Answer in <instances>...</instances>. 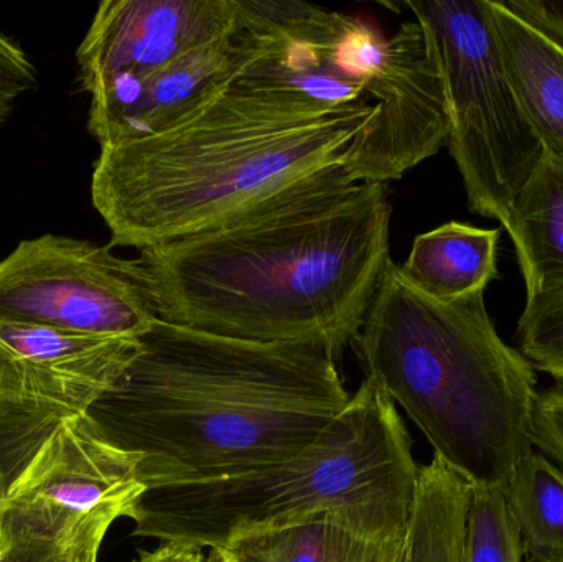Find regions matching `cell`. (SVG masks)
Returning a JSON list of instances; mask_svg holds the SVG:
<instances>
[{
	"label": "cell",
	"mask_w": 563,
	"mask_h": 562,
	"mask_svg": "<svg viewBox=\"0 0 563 562\" xmlns=\"http://www.w3.org/2000/svg\"><path fill=\"white\" fill-rule=\"evenodd\" d=\"M399 562H406V550H404V557L400 558V561Z\"/></svg>",
	"instance_id": "obj_29"
},
{
	"label": "cell",
	"mask_w": 563,
	"mask_h": 562,
	"mask_svg": "<svg viewBox=\"0 0 563 562\" xmlns=\"http://www.w3.org/2000/svg\"><path fill=\"white\" fill-rule=\"evenodd\" d=\"M62 419L52 412L0 408V474L15 477Z\"/></svg>",
	"instance_id": "obj_22"
},
{
	"label": "cell",
	"mask_w": 563,
	"mask_h": 562,
	"mask_svg": "<svg viewBox=\"0 0 563 562\" xmlns=\"http://www.w3.org/2000/svg\"><path fill=\"white\" fill-rule=\"evenodd\" d=\"M115 518L109 517V515H102V517L96 518V520L89 525L86 533L82 535L71 562H99L102 541H104L106 535H108L109 528L112 527Z\"/></svg>",
	"instance_id": "obj_26"
},
{
	"label": "cell",
	"mask_w": 563,
	"mask_h": 562,
	"mask_svg": "<svg viewBox=\"0 0 563 562\" xmlns=\"http://www.w3.org/2000/svg\"><path fill=\"white\" fill-rule=\"evenodd\" d=\"M499 236V230L450 221L416 238L400 273L416 289L440 302L485 293L498 277Z\"/></svg>",
	"instance_id": "obj_16"
},
{
	"label": "cell",
	"mask_w": 563,
	"mask_h": 562,
	"mask_svg": "<svg viewBox=\"0 0 563 562\" xmlns=\"http://www.w3.org/2000/svg\"><path fill=\"white\" fill-rule=\"evenodd\" d=\"M139 339L0 322V408L88 415L124 375Z\"/></svg>",
	"instance_id": "obj_12"
},
{
	"label": "cell",
	"mask_w": 563,
	"mask_h": 562,
	"mask_svg": "<svg viewBox=\"0 0 563 562\" xmlns=\"http://www.w3.org/2000/svg\"><path fill=\"white\" fill-rule=\"evenodd\" d=\"M369 96L377 112L351 142L341 164L351 181L399 180L449 142L442 75L417 20L387 36Z\"/></svg>",
	"instance_id": "obj_9"
},
{
	"label": "cell",
	"mask_w": 563,
	"mask_h": 562,
	"mask_svg": "<svg viewBox=\"0 0 563 562\" xmlns=\"http://www.w3.org/2000/svg\"><path fill=\"white\" fill-rule=\"evenodd\" d=\"M506 10L563 48V2L555 0H499Z\"/></svg>",
	"instance_id": "obj_25"
},
{
	"label": "cell",
	"mask_w": 563,
	"mask_h": 562,
	"mask_svg": "<svg viewBox=\"0 0 563 562\" xmlns=\"http://www.w3.org/2000/svg\"><path fill=\"white\" fill-rule=\"evenodd\" d=\"M38 71L25 49L0 32V128L9 121L20 96L35 88Z\"/></svg>",
	"instance_id": "obj_23"
},
{
	"label": "cell",
	"mask_w": 563,
	"mask_h": 562,
	"mask_svg": "<svg viewBox=\"0 0 563 562\" xmlns=\"http://www.w3.org/2000/svg\"><path fill=\"white\" fill-rule=\"evenodd\" d=\"M207 562H228L224 560L223 553L220 550H211V553L208 554Z\"/></svg>",
	"instance_id": "obj_28"
},
{
	"label": "cell",
	"mask_w": 563,
	"mask_h": 562,
	"mask_svg": "<svg viewBox=\"0 0 563 562\" xmlns=\"http://www.w3.org/2000/svg\"><path fill=\"white\" fill-rule=\"evenodd\" d=\"M244 55L230 85L320 109L374 106L386 35L361 16L291 0H236Z\"/></svg>",
	"instance_id": "obj_7"
},
{
	"label": "cell",
	"mask_w": 563,
	"mask_h": 562,
	"mask_svg": "<svg viewBox=\"0 0 563 562\" xmlns=\"http://www.w3.org/2000/svg\"><path fill=\"white\" fill-rule=\"evenodd\" d=\"M98 514L75 530L55 531L0 500V562H71L82 535Z\"/></svg>",
	"instance_id": "obj_20"
},
{
	"label": "cell",
	"mask_w": 563,
	"mask_h": 562,
	"mask_svg": "<svg viewBox=\"0 0 563 562\" xmlns=\"http://www.w3.org/2000/svg\"><path fill=\"white\" fill-rule=\"evenodd\" d=\"M132 562H207L203 550L187 544L162 543L157 550L142 551Z\"/></svg>",
	"instance_id": "obj_27"
},
{
	"label": "cell",
	"mask_w": 563,
	"mask_h": 562,
	"mask_svg": "<svg viewBox=\"0 0 563 562\" xmlns=\"http://www.w3.org/2000/svg\"><path fill=\"white\" fill-rule=\"evenodd\" d=\"M137 465L99 436L88 415L68 416L15 477L0 474V500L56 531L98 514L129 518L147 491Z\"/></svg>",
	"instance_id": "obj_10"
},
{
	"label": "cell",
	"mask_w": 563,
	"mask_h": 562,
	"mask_svg": "<svg viewBox=\"0 0 563 562\" xmlns=\"http://www.w3.org/2000/svg\"><path fill=\"white\" fill-rule=\"evenodd\" d=\"M406 540L379 541L331 524H303L228 543V562H399Z\"/></svg>",
	"instance_id": "obj_17"
},
{
	"label": "cell",
	"mask_w": 563,
	"mask_h": 562,
	"mask_svg": "<svg viewBox=\"0 0 563 562\" xmlns=\"http://www.w3.org/2000/svg\"><path fill=\"white\" fill-rule=\"evenodd\" d=\"M516 337L532 368L563 386V290L526 300Z\"/></svg>",
	"instance_id": "obj_21"
},
{
	"label": "cell",
	"mask_w": 563,
	"mask_h": 562,
	"mask_svg": "<svg viewBox=\"0 0 563 562\" xmlns=\"http://www.w3.org/2000/svg\"><path fill=\"white\" fill-rule=\"evenodd\" d=\"M534 449L563 469V386L539 393L534 415Z\"/></svg>",
	"instance_id": "obj_24"
},
{
	"label": "cell",
	"mask_w": 563,
	"mask_h": 562,
	"mask_svg": "<svg viewBox=\"0 0 563 562\" xmlns=\"http://www.w3.org/2000/svg\"><path fill=\"white\" fill-rule=\"evenodd\" d=\"M390 214L383 184L331 165L137 261L162 322L338 355L356 340L390 261Z\"/></svg>",
	"instance_id": "obj_1"
},
{
	"label": "cell",
	"mask_w": 563,
	"mask_h": 562,
	"mask_svg": "<svg viewBox=\"0 0 563 562\" xmlns=\"http://www.w3.org/2000/svg\"><path fill=\"white\" fill-rule=\"evenodd\" d=\"M505 491L529 560L563 562V469L534 449Z\"/></svg>",
	"instance_id": "obj_18"
},
{
	"label": "cell",
	"mask_w": 563,
	"mask_h": 562,
	"mask_svg": "<svg viewBox=\"0 0 563 562\" xmlns=\"http://www.w3.org/2000/svg\"><path fill=\"white\" fill-rule=\"evenodd\" d=\"M439 65L449 108V148L470 210L505 223L522 185L544 157L506 75L488 0L406 2Z\"/></svg>",
	"instance_id": "obj_6"
},
{
	"label": "cell",
	"mask_w": 563,
	"mask_h": 562,
	"mask_svg": "<svg viewBox=\"0 0 563 562\" xmlns=\"http://www.w3.org/2000/svg\"><path fill=\"white\" fill-rule=\"evenodd\" d=\"M157 320L141 264L111 246L43 234L0 261V322L141 339Z\"/></svg>",
	"instance_id": "obj_8"
},
{
	"label": "cell",
	"mask_w": 563,
	"mask_h": 562,
	"mask_svg": "<svg viewBox=\"0 0 563 562\" xmlns=\"http://www.w3.org/2000/svg\"><path fill=\"white\" fill-rule=\"evenodd\" d=\"M488 15L512 91L545 154L563 158V48L488 0Z\"/></svg>",
	"instance_id": "obj_14"
},
{
	"label": "cell",
	"mask_w": 563,
	"mask_h": 562,
	"mask_svg": "<svg viewBox=\"0 0 563 562\" xmlns=\"http://www.w3.org/2000/svg\"><path fill=\"white\" fill-rule=\"evenodd\" d=\"M528 562H534V561L529 560Z\"/></svg>",
	"instance_id": "obj_30"
},
{
	"label": "cell",
	"mask_w": 563,
	"mask_h": 562,
	"mask_svg": "<svg viewBox=\"0 0 563 562\" xmlns=\"http://www.w3.org/2000/svg\"><path fill=\"white\" fill-rule=\"evenodd\" d=\"M236 0H104L76 49L89 96L141 81L233 29Z\"/></svg>",
	"instance_id": "obj_11"
},
{
	"label": "cell",
	"mask_w": 563,
	"mask_h": 562,
	"mask_svg": "<svg viewBox=\"0 0 563 562\" xmlns=\"http://www.w3.org/2000/svg\"><path fill=\"white\" fill-rule=\"evenodd\" d=\"M508 230L528 299L563 290V158L544 154L509 207Z\"/></svg>",
	"instance_id": "obj_15"
},
{
	"label": "cell",
	"mask_w": 563,
	"mask_h": 562,
	"mask_svg": "<svg viewBox=\"0 0 563 562\" xmlns=\"http://www.w3.org/2000/svg\"><path fill=\"white\" fill-rule=\"evenodd\" d=\"M505 488L472 487L463 562H528Z\"/></svg>",
	"instance_id": "obj_19"
},
{
	"label": "cell",
	"mask_w": 563,
	"mask_h": 562,
	"mask_svg": "<svg viewBox=\"0 0 563 562\" xmlns=\"http://www.w3.org/2000/svg\"><path fill=\"white\" fill-rule=\"evenodd\" d=\"M376 106L320 109L224 86L148 137L101 147L91 200L109 246L142 251L214 227L287 185L343 164Z\"/></svg>",
	"instance_id": "obj_3"
},
{
	"label": "cell",
	"mask_w": 563,
	"mask_h": 562,
	"mask_svg": "<svg viewBox=\"0 0 563 562\" xmlns=\"http://www.w3.org/2000/svg\"><path fill=\"white\" fill-rule=\"evenodd\" d=\"M243 55L244 43L234 20L230 32L155 75L92 92L89 134L99 147H106L167 131L230 85Z\"/></svg>",
	"instance_id": "obj_13"
},
{
	"label": "cell",
	"mask_w": 563,
	"mask_h": 562,
	"mask_svg": "<svg viewBox=\"0 0 563 562\" xmlns=\"http://www.w3.org/2000/svg\"><path fill=\"white\" fill-rule=\"evenodd\" d=\"M419 472L397 406L364 378L340 416L295 458L238 477L148 488L129 518L134 537L200 550L303 524L402 541Z\"/></svg>",
	"instance_id": "obj_5"
},
{
	"label": "cell",
	"mask_w": 563,
	"mask_h": 562,
	"mask_svg": "<svg viewBox=\"0 0 563 562\" xmlns=\"http://www.w3.org/2000/svg\"><path fill=\"white\" fill-rule=\"evenodd\" d=\"M354 343L367 382L470 487L506 488L534 451L536 370L496 332L485 293L440 302L390 260Z\"/></svg>",
	"instance_id": "obj_4"
},
{
	"label": "cell",
	"mask_w": 563,
	"mask_h": 562,
	"mask_svg": "<svg viewBox=\"0 0 563 562\" xmlns=\"http://www.w3.org/2000/svg\"><path fill=\"white\" fill-rule=\"evenodd\" d=\"M139 342L88 416L106 442L137 459L147 491L288 461L351 399L336 355L317 343L224 339L161 319Z\"/></svg>",
	"instance_id": "obj_2"
}]
</instances>
